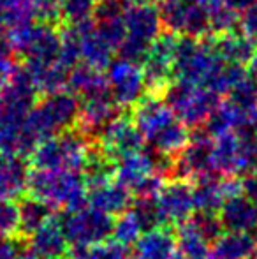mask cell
I'll list each match as a JSON object with an SVG mask.
<instances>
[{"mask_svg": "<svg viewBox=\"0 0 257 259\" xmlns=\"http://www.w3.org/2000/svg\"><path fill=\"white\" fill-rule=\"evenodd\" d=\"M132 120L144 138V147L176 157L189 143V127L176 116L161 94L148 92L132 108Z\"/></svg>", "mask_w": 257, "mask_h": 259, "instance_id": "1", "label": "cell"}, {"mask_svg": "<svg viewBox=\"0 0 257 259\" xmlns=\"http://www.w3.org/2000/svg\"><path fill=\"white\" fill-rule=\"evenodd\" d=\"M27 194L42 199L55 210H74L88 205V187L81 171L30 167Z\"/></svg>", "mask_w": 257, "mask_h": 259, "instance_id": "2", "label": "cell"}, {"mask_svg": "<svg viewBox=\"0 0 257 259\" xmlns=\"http://www.w3.org/2000/svg\"><path fill=\"white\" fill-rule=\"evenodd\" d=\"M124 18L127 35H125L124 42L118 46L117 53L118 57L141 64L150 46L153 45V41L161 35L162 28H164L161 9L159 6H155L153 0L132 2L125 9Z\"/></svg>", "mask_w": 257, "mask_h": 259, "instance_id": "3", "label": "cell"}, {"mask_svg": "<svg viewBox=\"0 0 257 259\" xmlns=\"http://www.w3.org/2000/svg\"><path fill=\"white\" fill-rule=\"evenodd\" d=\"M90 141L78 129H67L42 140L28 157L30 167L37 169H71L81 171L88 154Z\"/></svg>", "mask_w": 257, "mask_h": 259, "instance_id": "4", "label": "cell"}, {"mask_svg": "<svg viewBox=\"0 0 257 259\" xmlns=\"http://www.w3.org/2000/svg\"><path fill=\"white\" fill-rule=\"evenodd\" d=\"M162 97L189 129L204 125L206 118L222 101V96L217 92L185 79H173Z\"/></svg>", "mask_w": 257, "mask_h": 259, "instance_id": "5", "label": "cell"}, {"mask_svg": "<svg viewBox=\"0 0 257 259\" xmlns=\"http://www.w3.org/2000/svg\"><path fill=\"white\" fill-rule=\"evenodd\" d=\"M59 221L71 247H93L113 236L115 217L92 205L62 210Z\"/></svg>", "mask_w": 257, "mask_h": 259, "instance_id": "6", "label": "cell"}, {"mask_svg": "<svg viewBox=\"0 0 257 259\" xmlns=\"http://www.w3.org/2000/svg\"><path fill=\"white\" fill-rule=\"evenodd\" d=\"M178 35L169 30L161 32L141 62L146 89L150 94H161L175 79V57Z\"/></svg>", "mask_w": 257, "mask_h": 259, "instance_id": "7", "label": "cell"}, {"mask_svg": "<svg viewBox=\"0 0 257 259\" xmlns=\"http://www.w3.org/2000/svg\"><path fill=\"white\" fill-rule=\"evenodd\" d=\"M106 78L111 96L122 109H132L148 92L141 64L127 58H113L106 67Z\"/></svg>", "mask_w": 257, "mask_h": 259, "instance_id": "8", "label": "cell"}, {"mask_svg": "<svg viewBox=\"0 0 257 259\" xmlns=\"http://www.w3.org/2000/svg\"><path fill=\"white\" fill-rule=\"evenodd\" d=\"M118 115H122V108L113 99L110 90L79 97V115L78 122H76V129L90 143H97L104 129Z\"/></svg>", "mask_w": 257, "mask_h": 259, "instance_id": "9", "label": "cell"}, {"mask_svg": "<svg viewBox=\"0 0 257 259\" xmlns=\"http://www.w3.org/2000/svg\"><path fill=\"white\" fill-rule=\"evenodd\" d=\"M213 167V138L206 133L204 127H195L190 134V140L175 157V173L173 178H185L192 182Z\"/></svg>", "mask_w": 257, "mask_h": 259, "instance_id": "10", "label": "cell"}, {"mask_svg": "<svg viewBox=\"0 0 257 259\" xmlns=\"http://www.w3.org/2000/svg\"><path fill=\"white\" fill-rule=\"evenodd\" d=\"M99 147L113 160H120L124 157L144 148V138L134 123L132 116L118 115L110 125L104 129L99 138Z\"/></svg>", "mask_w": 257, "mask_h": 259, "instance_id": "11", "label": "cell"}, {"mask_svg": "<svg viewBox=\"0 0 257 259\" xmlns=\"http://www.w3.org/2000/svg\"><path fill=\"white\" fill-rule=\"evenodd\" d=\"M157 201L168 224H182L194 213V185L185 178H171L162 185Z\"/></svg>", "mask_w": 257, "mask_h": 259, "instance_id": "12", "label": "cell"}, {"mask_svg": "<svg viewBox=\"0 0 257 259\" xmlns=\"http://www.w3.org/2000/svg\"><path fill=\"white\" fill-rule=\"evenodd\" d=\"M30 162L27 157L0 150V201H18L27 194Z\"/></svg>", "mask_w": 257, "mask_h": 259, "instance_id": "13", "label": "cell"}, {"mask_svg": "<svg viewBox=\"0 0 257 259\" xmlns=\"http://www.w3.org/2000/svg\"><path fill=\"white\" fill-rule=\"evenodd\" d=\"M76 27H78L79 37H81V62L106 71L117 50L100 34L93 20L83 21Z\"/></svg>", "mask_w": 257, "mask_h": 259, "instance_id": "14", "label": "cell"}, {"mask_svg": "<svg viewBox=\"0 0 257 259\" xmlns=\"http://www.w3.org/2000/svg\"><path fill=\"white\" fill-rule=\"evenodd\" d=\"M219 219L224 231L255 233L257 229V205L245 194L234 196L224 201L219 210Z\"/></svg>", "mask_w": 257, "mask_h": 259, "instance_id": "15", "label": "cell"}, {"mask_svg": "<svg viewBox=\"0 0 257 259\" xmlns=\"http://www.w3.org/2000/svg\"><path fill=\"white\" fill-rule=\"evenodd\" d=\"M27 247L41 259L67 256L71 249L57 215L27 240Z\"/></svg>", "mask_w": 257, "mask_h": 259, "instance_id": "16", "label": "cell"}, {"mask_svg": "<svg viewBox=\"0 0 257 259\" xmlns=\"http://www.w3.org/2000/svg\"><path fill=\"white\" fill-rule=\"evenodd\" d=\"M176 249V233L171 226H161L139 236L134 243L132 259H169Z\"/></svg>", "mask_w": 257, "mask_h": 259, "instance_id": "17", "label": "cell"}, {"mask_svg": "<svg viewBox=\"0 0 257 259\" xmlns=\"http://www.w3.org/2000/svg\"><path fill=\"white\" fill-rule=\"evenodd\" d=\"M132 201L134 194L130 192V189L117 180L88 189V205L99 208V210L106 211L113 217L130 210Z\"/></svg>", "mask_w": 257, "mask_h": 259, "instance_id": "18", "label": "cell"}, {"mask_svg": "<svg viewBox=\"0 0 257 259\" xmlns=\"http://www.w3.org/2000/svg\"><path fill=\"white\" fill-rule=\"evenodd\" d=\"M210 39L219 57L226 62H234V64L248 65L257 50L254 42L236 28L224 32V34H210Z\"/></svg>", "mask_w": 257, "mask_h": 259, "instance_id": "19", "label": "cell"}, {"mask_svg": "<svg viewBox=\"0 0 257 259\" xmlns=\"http://www.w3.org/2000/svg\"><path fill=\"white\" fill-rule=\"evenodd\" d=\"M28 109L14 106L0 97V150L20 155L21 134Z\"/></svg>", "mask_w": 257, "mask_h": 259, "instance_id": "20", "label": "cell"}, {"mask_svg": "<svg viewBox=\"0 0 257 259\" xmlns=\"http://www.w3.org/2000/svg\"><path fill=\"white\" fill-rule=\"evenodd\" d=\"M194 206L197 211H212L219 213L226 196L222 191V175L219 171H210L194 178Z\"/></svg>", "mask_w": 257, "mask_h": 259, "instance_id": "21", "label": "cell"}, {"mask_svg": "<svg viewBox=\"0 0 257 259\" xmlns=\"http://www.w3.org/2000/svg\"><path fill=\"white\" fill-rule=\"evenodd\" d=\"M18 208H20L18 236H21L23 240H28L39 228H42L46 222L55 217V208L30 194H25L21 199H18Z\"/></svg>", "mask_w": 257, "mask_h": 259, "instance_id": "22", "label": "cell"}, {"mask_svg": "<svg viewBox=\"0 0 257 259\" xmlns=\"http://www.w3.org/2000/svg\"><path fill=\"white\" fill-rule=\"evenodd\" d=\"M115 175H117V160L104 154L99 143L90 145L88 154H86L81 167V177L85 180L86 187L92 189L108 184V182L115 180Z\"/></svg>", "mask_w": 257, "mask_h": 259, "instance_id": "23", "label": "cell"}, {"mask_svg": "<svg viewBox=\"0 0 257 259\" xmlns=\"http://www.w3.org/2000/svg\"><path fill=\"white\" fill-rule=\"evenodd\" d=\"M257 250L254 233L224 231L210 247L208 259H245Z\"/></svg>", "mask_w": 257, "mask_h": 259, "instance_id": "24", "label": "cell"}, {"mask_svg": "<svg viewBox=\"0 0 257 259\" xmlns=\"http://www.w3.org/2000/svg\"><path fill=\"white\" fill-rule=\"evenodd\" d=\"M153 173H157L153 166V159H151L150 152L143 148L136 154H130L118 160L115 180L120 182L122 185H125L132 192V189H136L144 178H148Z\"/></svg>", "mask_w": 257, "mask_h": 259, "instance_id": "25", "label": "cell"}, {"mask_svg": "<svg viewBox=\"0 0 257 259\" xmlns=\"http://www.w3.org/2000/svg\"><path fill=\"white\" fill-rule=\"evenodd\" d=\"M67 87H69V90H72L78 97L92 96V94L110 90L106 71L93 67V65H88V64H85V62H79L78 65H74V67L71 69Z\"/></svg>", "mask_w": 257, "mask_h": 259, "instance_id": "26", "label": "cell"}, {"mask_svg": "<svg viewBox=\"0 0 257 259\" xmlns=\"http://www.w3.org/2000/svg\"><path fill=\"white\" fill-rule=\"evenodd\" d=\"M238 131H226L213 138V167L220 175H236L238 169Z\"/></svg>", "mask_w": 257, "mask_h": 259, "instance_id": "27", "label": "cell"}, {"mask_svg": "<svg viewBox=\"0 0 257 259\" xmlns=\"http://www.w3.org/2000/svg\"><path fill=\"white\" fill-rule=\"evenodd\" d=\"M212 243L192 226V222L187 219L185 222L178 224L176 228V247L185 259H204L210 254Z\"/></svg>", "mask_w": 257, "mask_h": 259, "instance_id": "28", "label": "cell"}, {"mask_svg": "<svg viewBox=\"0 0 257 259\" xmlns=\"http://www.w3.org/2000/svg\"><path fill=\"white\" fill-rule=\"evenodd\" d=\"M206 7L210 14L212 34H224L240 27L241 11L233 6L231 0H210Z\"/></svg>", "mask_w": 257, "mask_h": 259, "instance_id": "29", "label": "cell"}, {"mask_svg": "<svg viewBox=\"0 0 257 259\" xmlns=\"http://www.w3.org/2000/svg\"><path fill=\"white\" fill-rule=\"evenodd\" d=\"M130 210L136 215L143 233L150 231V229H155V228H161V226H169L164 213H162V210H161V205H159V201H157V196L134 198Z\"/></svg>", "mask_w": 257, "mask_h": 259, "instance_id": "30", "label": "cell"}, {"mask_svg": "<svg viewBox=\"0 0 257 259\" xmlns=\"http://www.w3.org/2000/svg\"><path fill=\"white\" fill-rule=\"evenodd\" d=\"M99 0H60V21L62 25H79L93 20Z\"/></svg>", "mask_w": 257, "mask_h": 259, "instance_id": "31", "label": "cell"}, {"mask_svg": "<svg viewBox=\"0 0 257 259\" xmlns=\"http://www.w3.org/2000/svg\"><path fill=\"white\" fill-rule=\"evenodd\" d=\"M141 235H143V229H141L139 222H137L136 215L132 213V210H127L115 217L113 236H111L113 240L130 247L139 240Z\"/></svg>", "mask_w": 257, "mask_h": 259, "instance_id": "32", "label": "cell"}, {"mask_svg": "<svg viewBox=\"0 0 257 259\" xmlns=\"http://www.w3.org/2000/svg\"><path fill=\"white\" fill-rule=\"evenodd\" d=\"M227 99H231L238 108H241L243 111L250 113L257 108V81L252 78L250 74L240 81L229 94Z\"/></svg>", "mask_w": 257, "mask_h": 259, "instance_id": "33", "label": "cell"}, {"mask_svg": "<svg viewBox=\"0 0 257 259\" xmlns=\"http://www.w3.org/2000/svg\"><path fill=\"white\" fill-rule=\"evenodd\" d=\"M189 221L192 222L194 228L197 229L210 243H213L224 233L219 213H212V211H195V213L190 215Z\"/></svg>", "mask_w": 257, "mask_h": 259, "instance_id": "34", "label": "cell"}, {"mask_svg": "<svg viewBox=\"0 0 257 259\" xmlns=\"http://www.w3.org/2000/svg\"><path fill=\"white\" fill-rule=\"evenodd\" d=\"M20 229V208L16 201H0V240L14 238Z\"/></svg>", "mask_w": 257, "mask_h": 259, "instance_id": "35", "label": "cell"}, {"mask_svg": "<svg viewBox=\"0 0 257 259\" xmlns=\"http://www.w3.org/2000/svg\"><path fill=\"white\" fill-rule=\"evenodd\" d=\"M88 259H132V254L127 245L110 238L106 242L90 247Z\"/></svg>", "mask_w": 257, "mask_h": 259, "instance_id": "36", "label": "cell"}, {"mask_svg": "<svg viewBox=\"0 0 257 259\" xmlns=\"http://www.w3.org/2000/svg\"><path fill=\"white\" fill-rule=\"evenodd\" d=\"M34 7L37 20L62 25L60 21V0H27Z\"/></svg>", "mask_w": 257, "mask_h": 259, "instance_id": "37", "label": "cell"}, {"mask_svg": "<svg viewBox=\"0 0 257 259\" xmlns=\"http://www.w3.org/2000/svg\"><path fill=\"white\" fill-rule=\"evenodd\" d=\"M14 58H16V55L4 45H0V96H2V90L6 89L11 76H13V72L18 67Z\"/></svg>", "mask_w": 257, "mask_h": 259, "instance_id": "38", "label": "cell"}, {"mask_svg": "<svg viewBox=\"0 0 257 259\" xmlns=\"http://www.w3.org/2000/svg\"><path fill=\"white\" fill-rule=\"evenodd\" d=\"M240 30L257 46V0L241 11Z\"/></svg>", "mask_w": 257, "mask_h": 259, "instance_id": "39", "label": "cell"}, {"mask_svg": "<svg viewBox=\"0 0 257 259\" xmlns=\"http://www.w3.org/2000/svg\"><path fill=\"white\" fill-rule=\"evenodd\" d=\"M243 194L257 205V171L243 177Z\"/></svg>", "mask_w": 257, "mask_h": 259, "instance_id": "40", "label": "cell"}, {"mask_svg": "<svg viewBox=\"0 0 257 259\" xmlns=\"http://www.w3.org/2000/svg\"><path fill=\"white\" fill-rule=\"evenodd\" d=\"M21 0H0V13L2 11H6V9H11V7H14V6H18Z\"/></svg>", "mask_w": 257, "mask_h": 259, "instance_id": "41", "label": "cell"}, {"mask_svg": "<svg viewBox=\"0 0 257 259\" xmlns=\"http://www.w3.org/2000/svg\"><path fill=\"white\" fill-rule=\"evenodd\" d=\"M169 259H185V256H183V254H182V252H180V250H176V252H175V254H173V256H171V257H169Z\"/></svg>", "mask_w": 257, "mask_h": 259, "instance_id": "42", "label": "cell"}, {"mask_svg": "<svg viewBox=\"0 0 257 259\" xmlns=\"http://www.w3.org/2000/svg\"><path fill=\"white\" fill-rule=\"evenodd\" d=\"M49 259H71L69 256H59V257H49Z\"/></svg>", "mask_w": 257, "mask_h": 259, "instance_id": "43", "label": "cell"}, {"mask_svg": "<svg viewBox=\"0 0 257 259\" xmlns=\"http://www.w3.org/2000/svg\"><path fill=\"white\" fill-rule=\"evenodd\" d=\"M254 236H255V243H257V229H255V233H254Z\"/></svg>", "mask_w": 257, "mask_h": 259, "instance_id": "44", "label": "cell"}, {"mask_svg": "<svg viewBox=\"0 0 257 259\" xmlns=\"http://www.w3.org/2000/svg\"><path fill=\"white\" fill-rule=\"evenodd\" d=\"M204 259H208V257H204Z\"/></svg>", "mask_w": 257, "mask_h": 259, "instance_id": "45", "label": "cell"}]
</instances>
